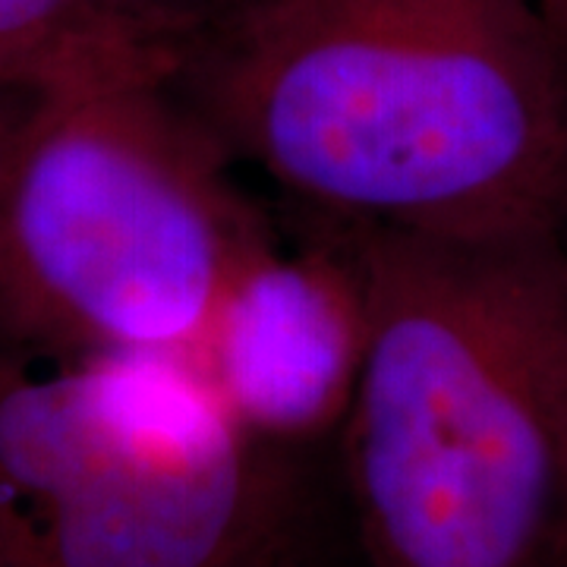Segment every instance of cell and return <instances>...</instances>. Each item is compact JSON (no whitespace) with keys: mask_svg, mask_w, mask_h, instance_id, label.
<instances>
[{"mask_svg":"<svg viewBox=\"0 0 567 567\" xmlns=\"http://www.w3.org/2000/svg\"><path fill=\"white\" fill-rule=\"evenodd\" d=\"M174 85L328 221L567 227V63L539 0H230Z\"/></svg>","mask_w":567,"mask_h":567,"instance_id":"cell-1","label":"cell"},{"mask_svg":"<svg viewBox=\"0 0 567 567\" xmlns=\"http://www.w3.org/2000/svg\"><path fill=\"white\" fill-rule=\"evenodd\" d=\"M372 334L344 423L372 567H567V227L347 224Z\"/></svg>","mask_w":567,"mask_h":567,"instance_id":"cell-2","label":"cell"},{"mask_svg":"<svg viewBox=\"0 0 567 567\" xmlns=\"http://www.w3.org/2000/svg\"><path fill=\"white\" fill-rule=\"evenodd\" d=\"M174 80L25 104L0 174V344L193 357L275 234Z\"/></svg>","mask_w":567,"mask_h":567,"instance_id":"cell-3","label":"cell"},{"mask_svg":"<svg viewBox=\"0 0 567 567\" xmlns=\"http://www.w3.org/2000/svg\"><path fill=\"white\" fill-rule=\"evenodd\" d=\"M32 99H22L13 92H0V174H3V164L10 155V142L17 136V126H20L22 111Z\"/></svg>","mask_w":567,"mask_h":567,"instance_id":"cell-8","label":"cell"},{"mask_svg":"<svg viewBox=\"0 0 567 567\" xmlns=\"http://www.w3.org/2000/svg\"><path fill=\"white\" fill-rule=\"evenodd\" d=\"M322 221L319 240L278 237L227 287L189 357L224 410L268 447L344 429L372 334L369 278L353 230Z\"/></svg>","mask_w":567,"mask_h":567,"instance_id":"cell-5","label":"cell"},{"mask_svg":"<svg viewBox=\"0 0 567 567\" xmlns=\"http://www.w3.org/2000/svg\"><path fill=\"white\" fill-rule=\"evenodd\" d=\"M539 7L546 13L548 29H551V35L558 41V48H561L567 63V0H539Z\"/></svg>","mask_w":567,"mask_h":567,"instance_id":"cell-9","label":"cell"},{"mask_svg":"<svg viewBox=\"0 0 567 567\" xmlns=\"http://www.w3.org/2000/svg\"><path fill=\"white\" fill-rule=\"evenodd\" d=\"M281 517L271 447L189 357L0 344V567H262Z\"/></svg>","mask_w":567,"mask_h":567,"instance_id":"cell-4","label":"cell"},{"mask_svg":"<svg viewBox=\"0 0 567 567\" xmlns=\"http://www.w3.org/2000/svg\"><path fill=\"white\" fill-rule=\"evenodd\" d=\"M183 48L104 0H0V92L32 102L117 82L174 80Z\"/></svg>","mask_w":567,"mask_h":567,"instance_id":"cell-6","label":"cell"},{"mask_svg":"<svg viewBox=\"0 0 567 567\" xmlns=\"http://www.w3.org/2000/svg\"><path fill=\"white\" fill-rule=\"evenodd\" d=\"M104 3L186 44L193 32L203 29L212 17H218L230 0H104Z\"/></svg>","mask_w":567,"mask_h":567,"instance_id":"cell-7","label":"cell"}]
</instances>
